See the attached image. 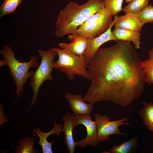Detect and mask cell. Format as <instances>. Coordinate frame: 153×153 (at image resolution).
<instances>
[{
	"mask_svg": "<svg viewBox=\"0 0 153 153\" xmlns=\"http://www.w3.org/2000/svg\"><path fill=\"white\" fill-rule=\"evenodd\" d=\"M117 41L99 48L88 64L91 82L83 98L86 101H108L127 107L143 94L146 75L137 49L130 41Z\"/></svg>",
	"mask_w": 153,
	"mask_h": 153,
	"instance_id": "6da1fadb",
	"label": "cell"
},
{
	"mask_svg": "<svg viewBox=\"0 0 153 153\" xmlns=\"http://www.w3.org/2000/svg\"><path fill=\"white\" fill-rule=\"evenodd\" d=\"M105 7L104 0H88L81 5L71 1L59 13L54 33L58 37L75 32L90 16Z\"/></svg>",
	"mask_w": 153,
	"mask_h": 153,
	"instance_id": "7a4b0ae2",
	"label": "cell"
},
{
	"mask_svg": "<svg viewBox=\"0 0 153 153\" xmlns=\"http://www.w3.org/2000/svg\"><path fill=\"white\" fill-rule=\"evenodd\" d=\"M0 54L4 58L0 61V66L7 65L10 71V75L17 87L15 91L17 99L14 105L17 103L18 99L24 91V86L27 79L32 76L34 71H29L30 69L37 67L39 65L37 61L38 56L30 58L28 62H20L15 57V54L9 46L5 45Z\"/></svg>",
	"mask_w": 153,
	"mask_h": 153,
	"instance_id": "3957f363",
	"label": "cell"
},
{
	"mask_svg": "<svg viewBox=\"0 0 153 153\" xmlns=\"http://www.w3.org/2000/svg\"><path fill=\"white\" fill-rule=\"evenodd\" d=\"M38 52L41 57V61L30 80L29 84L33 91V96L26 112L29 111L36 102L40 88L44 82L47 80L51 81L53 80L51 72L54 68V58L58 55L57 52L54 49V47L47 51L38 49Z\"/></svg>",
	"mask_w": 153,
	"mask_h": 153,
	"instance_id": "277c9868",
	"label": "cell"
},
{
	"mask_svg": "<svg viewBox=\"0 0 153 153\" xmlns=\"http://www.w3.org/2000/svg\"><path fill=\"white\" fill-rule=\"evenodd\" d=\"M58 53V59L55 62L54 68L66 74L71 80L75 75L90 79L84 56L81 57L65 49L54 48Z\"/></svg>",
	"mask_w": 153,
	"mask_h": 153,
	"instance_id": "5b68a950",
	"label": "cell"
},
{
	"mask_svg": "<svg viewBox=\"0 0 153 153\" xmlns=\"http://www.w3.org/2000/svg\"><path fill=\"white\" fill-rule=\"evenodd\" d=\"M113 15L105 7L90 16L75 32L87 38H95L105 32L112 23Z\"/></svg>",
	"mask_w": 153,
	"mask_h": 153,
	"instance_id": "8992f818",
	"label": "cell"
},
{
	"mask_svg": "<svg viewBox=\"0 0 153 153\" xmlns=\"http://www.w3.org/2000/svg\"><path fill=\"white\" fill-rule=\"evenodd\" d=\"M94 116L97 127L99 143L109 139V136L111 135H127L126 133L121 132L118 127L122 125H129V122H125L128 120V117L110 121V118L105 115H102L97 113L95 114Z\"/></svg>",
	"mask_w": 153,
	"mask_h": 153,
	"instance_id": "52a82bcc",
	"label": "cell"
},
{
	"mask_svg": "<svg viewBox=\"0 0 153 153\" xmlns=\"http://www.w3.org/2000/svg\"><path fill=\"white\" fill-rule=\"evenodd\" d=\"M92 118L90 115L74 116V122L75 126L82 124L86 129V137L80 141L75 142L76 146L81 148H84L88 145L96 147L99 143L96 123L95 121H92Z\"/></svg>",
	"mask_w": 153,
	"mask_h": 153,
	"instance_id": "ba28073f",
	"label": "cell"
},
{
	"mask_svg": "<svg viewBox=\"0 0 153 153\" xmlns=\"http://www.w3.org/2000/svg\"><path fill=\"white\" fill-rule=\"evenodd\" d=\"M114 23L113 20L109 28L101 35L95 38H88L87 46L84 54L87 64L93 60L97 51L103 44L109 41H118L112 31Z\"/></svg>",
	"mask_w": 153,
	"mask_h": 153,
	"instance_id": "9c48e42d",
	"label": "cell"
},
{
	"mask_svg": "<svg viewBox=\"0 0 153 153\" xmlns=\"http://www.w3.org/2000/svg\"><path fill=\"white\" fill-rule=\"evenodd\" d=\"M65 98L69 103L71 109L75 116L90 115L93 109V104L88 103L81 94L67 93Z\"/></svg>",
	"mask_w": 153,
	"mask_h": 153,
	"instance_id": "30bf717a",
	"label": "cell"
},
{
	"mask_svg": "<svg viewBox=\"0 0 153 153\" xmlns=\"http://www.w3.org/2000/svg\"><path fill=\"white\" fill-rule=\"evenodd\" d=\"M114 26L115 27L141 31L143 25L139 20L137 13L127 12L124 15H114Z\"/></svg>",
	"mask_w": 153,
	"mask_h": 153,
	"instance_id": "8fae6325",
	"label": "cell"
},
{
	"mask_svg": "<svg viewBox=\"0 0 153 153\" xmlns=\"http://www.w3.org/2000/svg\"><path fill=\"white\" fill-rule=\"evenodd\" d=\"M68 37L71 43H61L58 45L62 49L67 50L79 56H84L87 46L88 38L76 32L68 35Z\"/></svg>",
	"mask_w": 153,
	"mask_h": 153,
	"instance_id": "7c38bea8",
	"label": "cell"
},
{
	"mask_svg": "<svg viewBox=\"0 0 153 153\" xmlns=\"http://www.w3.org/2000/svg\"><path fill=\"white\" fill-rule=\"evenodd\" d=\"M63 126L62 124H57L55 120L53 129L48 132L44 133L38 128L34 129L33 132L36 133L39 137V141L38 144L41 146L43 153L53 152L52 146L54 144V142L52 141H48L47 140V138L52 134H56L57 138L58 139L60 133L63 132V128H62Z\"/></svg>",
	"mask_w": 153,
	"mask_h": 153,
	"instance_id": "4fadbf2b",
	"label": "cell"
},
{
	"mask_svg": "<svg viewBox=\"0 0 153 153\" xmlns=\"http://www.w3.org/2000/svg\"><path fill=\"white\" fill-rule=\"evenodd\" d=\"M74 116L72 114L66 113L65 116L62 118L63 122V132L64 133V142L68 150L70 153L75 151L76 146V142L73 139V130L76 126L74 122Z\"/></svg>",
	"mask_w": 153,
	"mask_h": 153,
	"instance_id": "5bb4252c",
	"label": "cell"
},
{
	"mask_svg": "<svg viewBox=\"0 0 153 153\" xmlns=\"http://www.w3.org/2000/svg\"><path fill=\"white\" fill-rule=\"evenodd\" d=\"M112 32L117 40L132 41L137 49L140 48L141 33L139 32L115 27Z\"/></svg>",
	"mask_w": 153,
	"mask_h": 153,
	"instance_id": "9a60e30c",
	"label": "cell"
},
{
	"mask_svg": "<svg viewBox=\"0 0 153 153\" xmlns=\"http://www.w3.org/2000/svg\"><path fill=\"white\" fill-rule=\"evenodd\" d=\"M35 138L33 137H23L18 139V146L14 148V153H39L38 149L34 148Z\"/></svg>",
	"mask_w": 153,
	"mask_h": 153,
	"instance_id": "2e32d148",
	"label": "cell"
},
{
	"mask_svg": "<svg viewBox=\"0 0 153 153\" xmlns=\"http://www.w3.org/2000/svg\"><path fill=\"white\" fill-rule=\"evenodd\" d=\"M139 147L138 139L134 136L119 145L111 147L110 151L111 153H131L135 152Z\"/></svg>",
	"mask_w": 153,
	"mask_h": 153,
	"instance_id": "e0dca14e",
	"label": "cell"
},
{
	"mask_svg": "<svg viewBox=\"0 0 153 153\" xmlns=\"http://www.w3.org/2000/svg\"><path fill=\"white\" fill-rule=\"evenodd\" d=\"M142 103L143 107L139 111V116L142 119L144 125L150 131H153V103H147L144 101Z\"/></svg>",
	"mask_w": 153,
	"mask_h": 153,
	"instance_id": "ac0fdd59",
	"label": "cell"
},
{
	"mask_svg": "<svg viewBox=\"0 0 153 153\" xmlns=\"http://www.w3.org/2000/svg\"><path fill=\"white\" fill-rule=\"evenodd\" d=\"M149 58L142 61L143 68L146 75L145 82L148 86L153 85V48L148 52Z\"/></svg>",
	"mask_w": 153,
	"mask_h": 153,
	"instance_id": "d6986e66",
	"label": "cell"
},
{
	"mask_svg": "<svg viewBox=\"0 0 153 153\" xmlns=\"http://www.w3.org/2000/svg\"><path fill=\"white\" fill-rule=\"evenodd\" d=\"M23 0H4L0 7V18L13 13Z\"/></svg>",
	"mask_w": 153,
	"mask_h": 153,
	"instance_id": "ffe728a7",
	"label": "cell"
},
{
	"mask_svg": "<svg viewBox=\"0 0 153 153\" xmlns=\"http://www.w3.org/2000/svg\"><path fill=\"white\" fill-rule=\"evenodd\" d=\"M149 0H132L122 8L123 12L137 13L148 4Z\"/></svg>",
	"mask_w": 153,
	"mask_h": 153,
	"instance_id": "44dd1931",
	"label": "cell"
},
{
	"mask_svg": "<svg viewBox=\"0 0 153 153\" xmlns=\"http://www.w3.org/2000/svg\"><path fill=\"white\" fill-rule=\"evenodd\" d=\"M137 16L144 25L149 23H153V6L148 5L137 13Z\"/></svg>",
	"mask_w": 153,
	"mask_h": 153,
	"instance_id": "7402d4cb",
	"label": "cell"
},
{
	"mask_svg": "<svg viewBox=\"0 0 153 153\" xmlns=\"http://www.w3.org/2000/svg\"><path fill=\"white\" fill-rule=\"evenodd\" d=\"M124 0H104L105 7L109 9L114 15L122 10Z\"/></svg>",
	"mask_w": 153,
	"mask_h": 153,
	"instance_id": "603a6c76",
	"label": "cell"
},
{
	"mask_svg": "<svg viewBox=\"0 0 153 153\" xmlns=\"http://www.w3.org/2000/svg\"><path fill=\"white\" fill-rule=\"evenodd\" d=\"M8 120V118L4 113V107L3 105L0 104V125L6 123Z\"/></svg>",
	"mask_w": 153,
	"mask_h": 153,
	"instance_id": "cb8c5ba5",
	"label": "cell"
},
{
	"mask_svg": "<svg viewBox=\"0 0 153 153\" xmlns=\"http://www.w3.org/2000/svg\"><path fill=\"white\" fill-rule=\"evenodd\" d=\"M132 0H125V2L126 3H128Z\"/></svg>",
	"mask_w": 153,
	"mask_h": 153,
	"instance_id": "d4e9b609",
	"label": "cell"
}]
</instances>
